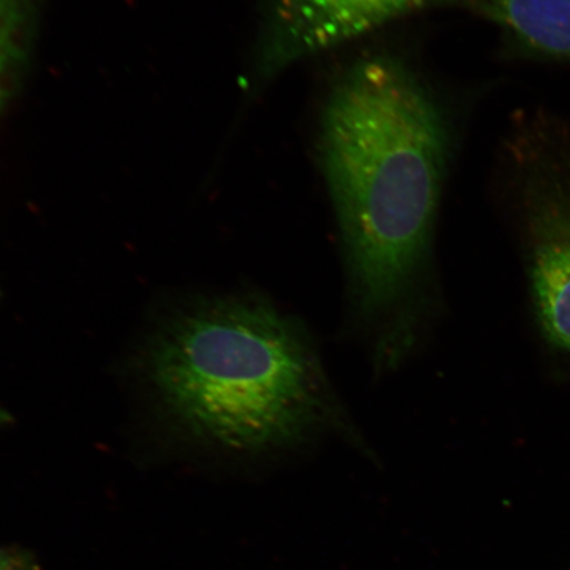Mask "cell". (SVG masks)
Returning a JSON list of instances; mask_svg holds the SVG:
<instances>
[{"label": "cell", "instance_id": "obj_7", "mask_svg": "<svg viewBox=\"0 0 570 570\" xmlns=\"http://www.w3.org/2000/svg\"><path fill=\"white\" fill-rule=\"evenodd\" d=\"M326 2L327 0H275L265 46L273 45L296 31Z\"/></svg>", "mask_w": 570, "mask_h": 570}, {"label": "cell", "instance_id": "obj_5", "mask_svg": "<svg viewBox=\"0 0 570 570\" xmlns=\"http://www.w3.org/2000/svg\"><path fill=\"white\" fill-rule=\"evenodd\" d=\"M432 0H327L313 16L262 53L263 75L276 73L304 56L342 45Z\"/></svg>", "mask_w": 570, "mask_h": 570}, {"label": "cell", "instance_id": "obj_1", "mask_svg": "<svg viewBox=\"0 0 570 570\" xmlns=\"http://www.w3.org/2000/svg\"><path fill=\"white\" fill-rule=\"evenodd\" d=\"M320 153L353 315L377 368H394L432 308L433 233L451 154L444 112L402 60L368 56L327 97Z\"/></svg>", "mask_w": 570, "mask_h": 570}, {"label": "cell", "instance_id": "obj_6", "mask_svg": "<svg viewBox=\"0 0 570 570\" xmlns=\"http://www.w3.org/2000/svg\"><path fill=\"white\" fill-rule=\"evenodd\" d=\"M41 0H0V107L10 97L30 49Z\"/></svg>", "mask_w": 570, "mask_h": 570}, {"label": "cell", "instance_id": "obj_9", "mask_svg": "<svg viewBox=\"0 0 570 570\" xmlns=\"http://www.w3.org/2000/svg\"><path fill=\"white\" fill-rule=\"evenodd\" d=\"M11 422V416L7 411L0 407V426H4Z\"/></svg>", "mask_w": 570, "mask_h": 570}, {"label": "cell", "instance_id": "obj_3", "mask_svg": "<svg viewBox=\"0 0 570 570\" xmlns=\"http://www.w3.org/2000/svg\"><path fill=\"white\" fill-rule=\"evenodd\" d=\"M502 169L529 252L541 331L570 353V117L543 107L518 110L504 135Z\"/></svg>", "mask_w": 570, "mask_h": 570}, {"label": "cell", "instance_id": "obj_4", "mask_svg": "<svg viewBox=\"0 0 570 570\" xmlns=\"http://www.w3.org/2000/svg\"><path fill=\"white\" fill-rule=\"evenodd\" d=\"M493 23L505 59L570 66V0H460Z\"/></svg>", "mask_w": 570, "mask_h": 570}, {"label": "cell", "instance_id": "obj_8", "mask_svg": "<svg viewBox=\"0 0 570 570\" xmlns=\"http://www.w3.org/2000/svg\"><path fill=\"white\" fill-rule=\"evenodd\" d=\"M0 570H36L30 554L17 550H0Z\"/></svg>", "mask_w": 570, "mask_h": 570}, {"label": "cell", "instance_id": "obj_2", "mask_svg": "<svg viewBox=\"0 0 570 570\" xmlns=\"http://www.w3.org/2000/svg\"><path fill=\"white\" fill-rule=\"evenodd\" d=\"M149 370L176 422L227 452L255 458L332 431L355 434L308 334L265 297L184 313L156 338Z\"/></svg>", "mask_w": 570, "mask_h": 570}]
</instances>
